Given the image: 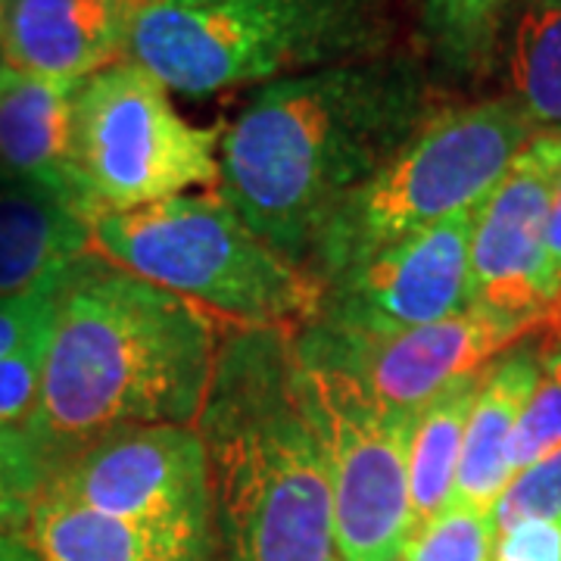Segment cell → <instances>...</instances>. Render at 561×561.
I'll use <instances>...</instances> for the list:
<instances>
[{
  "label": "cell",
  "mask_w": 561,
  "mask_h": 561,
  "mask_svg": "<svg viewBox=\"0 0 561 561\" xmlns=\"http://www.w3.org/2000/svg\"><path fill=\"white\" fill-rule=\"evenodd\" d=\"M66 275L69 272L41 280L38 287L22 290L16 297H0V359L20 350L22 343H28L35 334L54 328Z\"/></svg>",
  "instance_id": "26"
},
{
  "label": "cell",
  "mask_w": 561,
  "mask_h": 561,
  "mask_svg": "<svg viewBox=\"0 0 561 561\" xmlns=\"http://www.w3.org/2000/svg\"><path fill=\"white\" fill-rule=\"evenodd\" d=\"M221 138V122L184 119L169 88L135 60L94 72L81 81L72 122L81 216L91 221L219 187Z\"/></svg>",
  "instance_id": "7"
},
{
  "label": "cell",
  "mask_w": 561,
  "mask_h": 561,
  "mask_svg": "<svg viewBox=\"0 0 561 561\" xmlns=\"http://www.w3.org/2000/svg\"><path fill=\"white\" fill-rule=\"evenodd\" d=\"M434 110L421 60L397 50L262 84L225 128L219 191L272 250L306 265L331 213Z\"/></svg>",
  "instance_id": "1"
},
{
  "label": "cell",
  "mask_w": 561,
  "mask_h": 561,
  "mask_svg": "<svg viewBox=\"0 0 561 561\" xmlns=\"http://www.w3.org/2000/svg\"><path fill=\"white\" fill-rule=\"evenodd\" d=\"M534 128L508 98L437 106L324 221L306 268L321 287L461 209H478Z\"/></svg>",
  "instance_id": "6"
},
{
  "label": "cell",
  "mask_w": 561,
  "mask_h": 561,
  "mask_svg": "<svg viewBox=\"0 0 561 561\" xmlns=\"http://www.w3.org/2000/svg\"><path fill=\"white\" fill-rule=\"evenodd\" d=\"M122 0H0V57L50 81L81 84L128 57Z\"/></svg>",
  "instance_id": "13"
},
{
  "label": "cell",
  "mask_w": 561,
  "mask_h": 561,
  "mask_svg": "<svg viewBox=\"0 0 561 561\" xmlns=\"http://www.w3.org/2000/svg\"><path fill=\"white\" fill-rule=\"evenodd\" d=\"M50 331L35 334L20 350L0 359V431L7 427H25L35 415L41 393V375H44V359H47V343Z\"/></svg>",
  "instance_id": "25"
},
{
  "label": "cell",
  "mask_w": 561,
  "mask_h": 561,
  "mask_svg": "<svg viewBox=\"0 0 561 561\" xmlns=\"http://www.w3.org/2000/svg\"><path fill=\"white\" fill-rule=\"evenodd\" d=\"M496 50L505 62V98L534 135H561V0H508Z\"/></svg>",
  "instance_id": "18"
},
{
  "label": "cell",
  "mask_w": 561,
  "mask_h": 561,
  "mask_svg": "<svg viewBox=\"0 0 561 561\" xmlns=\"http://www.w3.org/2000/svg\"><path fill=\"white\" fill-rule=\"evenodd\" d=\"M50 478V459L28 427L0 431V534H25L32 505Z\"/></svg>",
  "instance_id": "22"
},
{
  "label": "cell",
  "mask_w": 561,
  "mask_h": 561,
  "mask_svg": "<svg viewBox=\"0 0 561 561\" xmlns=\"http://www.w3.org/2000/svg\"><path fill=\"white\" fill-rule=\"evenodd\" d=\"M542 302L561 328V169L552 184V203L546 219V247H542Z\"/></svg>",
  "instance_id": "28"
},
{
  "label": "cell",
  "mask_w": 561,
  "mask_h": 561,
  "mask_svg": "<svg viewBox=\"0 0 561 561\" xmlns=\"http://www.w3.org/2000/svg\"><path fill=\"white\" fill-rule=\"evenodd\" d=\"M474 209L381 250L324 284L319 321L346 334H400L471 306Z\"/></svg>",
  "instance_id": "11"
},
{
  "label": "cell",
  "mask_w": 561,
  "mask_h": 561,
  "mask_svg": "<svg viewBox=\"0 0 561 561\" xmlns=\"http://www.w3.org/2000/svg\"><path fill=\"white\" fill-rule=\"evenodd\" d=\"M542 346L518 343L500 359L483 368L481 387L468 412L465 440H461L459 474L449 508H468L490 515L500 502L502 490L512 481L508 446L515 424L522 419L524 402L530 400L540 381Z\"/></svg>",
  "instance_id": "16"
},
{
  "label": "cell",
  "mask_w": 561,
  "mask_h": 561,
  "mask_svg": "<svg viewBox=\"0 0 561 561\" xmlns=\"http://www.w3.org/2000/svg\"><path fill=\"white\" fill-rule=\"evenodd\" d=\"M483 371L453 381L412 419L405 443L409 474V537L437 522L453 505L461 440Z\"/></svg>",
  "instance_id": "19"
},
{
  "label": "cell",
  "mask_w": 561,
  "mask_h": 561,
  "mask_svg": "<svg viewBox=\"0 0 561 561\" xmlns=\"http://www.w3.org/2000/svg\"><path fill=\"white\" fill-rule=\"evenodd\" d=\"M91 253L197 306L225 328L300 331L319 316L321 280L243 221L219 187L88 221Z\"/></svg>",
  "instance_id": "5"
},
{
  "label": "cell",
  "mask_w": 561,
  "mask_h": 561,
  "mask_svg": "<svg viewBox=\"0 0 561 561\" xmlns=\"http://www.w3.org/2000/svg\"><path fill=\"white\" fill-rule=\"evenodd\" d=\"M490 561H561V518L522 522L496 534Z\"/></svg>",
  "instance_id": "27"
},
{
  "label": "cell",
  "mask_w": 561,
  "mask_h": 561,
  "mask_svg": "<svg viewBox=\"0 0 561 561\" xmlns=\"http://www.w3.org/2000/svg\"><path fill=\"white\" fill-rule=\"evenodd\" d=\"M41 561H216L219 534L103 515L44 483L25 524Z\"/></svg>",
  "instance_id": "15"
},
{
  "label": "cell",
  "mask_w": 561,
  "mask_h": 561,
  "mask_svg": "<svg viewBox=\"0 0 561 561\" xmlns=\"http://www.w3.org/2000/svg\"><path fill=\"white\" fill-rule=\"evenodd\" d=\"M542 331L552 334L549 321L471 302L449 319L400 334H346L309 321L294 334V350L302 365L341 371L383 409L415 419L449 383L478 375Z\"/></svg>",
  "instance_id": "9"
},
{
  "label": "cell",
  "mask_w": 561,
  "mask_h": 561,
  "mask_svg": "<svg viewBox=\"0 0 561 561\" xmlns=\"http://www.w3.org/2000/svg\"><path fill=\"white\" fill-rule=\"evenodd\" d=\"M47 486L103 515L216 534L209 459L197 427L128 424L54 465Z\"/></svg>",
  "instance_id": "10"
},
{
  "label": "cell",
  "mask_w": 561,
  "mask_h": 561,
  "mask_svg": "<svg viewBox=\"0 0 561 561\" xmlns=\"http://www.w3.org/2000/svg\"><path fill=\"white\" fill-rule=\"evenodd\" d=\"M561 169V135H530L500 184L474 209L471 302L505 316L559 321L542 302V247L552 184Z\"/></svg>",
  "instance_id": "12"
},
{
  "label": "cell",
  "mask_w": 561,
  "mask_h": 561,
  "mask_svg": "<svg viewBox=\"0 0 561 561\" xmlns=\"http://www.w3.org/2000/svg\"><path fill=\"white\" fill-rule=\"evenodd\" d=\"M294 334L228 331L194 424L225 561H337L331 478L302 400Z\"/></svg>",
  "instance_id": "3"
},
{
  "label": "cell",
  "mask_w": 561,
  "mask_h": 561,
  "mask_svg": "<svg viewBox=\"0 0 561 561\" xmlns=\"http://www.w3.org/2000/svg\"><path fill=\"white\" fill-rule=\"evenodd\" d=\"M79 88L0 66V184L35 187L79 209L72 162Z\"/></svg>",
  "instance_id": "14"
},
{
  "label": "cell",
  "mask_w": 561,
  "mask_h": 561,
  "mask_svg": "<svg viewBox=\"0 0 561 561\" xmlns=\"http://www.w3.org/2000/svg\"><path fill=\"white\" fill-rule=\"evenodd\" d=\"M508 0H424L421 35L443 69L474 76L493 60Z\"/></svg>",
  "instance_id": "20"
},
{
  "label": "cell",
  "mask_w": 561,
  "mask_h": 561,
  "mask_svg": "<svg viewBox=\"0 0 561 561\" xmlns=\"http://www.w3.org/2000/svg\"><path fill=\"white\" fill-rule=\"evenodd\" d=\"M390 0H213L131 16L128 60L179 94L272 84L393 54Z\"/></svg>",
  "instance_id": "4"
},
{
  "label": "cell",
  "mask_w": 561,
  "mask_h": 561,
  "mask_svg": "<svg viewBox=\"0 0 561 561\" xmlns=\"http://www.w3.org/2000/svg\"><path fill=\"white\" fill-rule=\"evenodd\" d=\"M0 561H41L25 534H0Z\"/></svg>",
  "instance_id": "29"
},
{
  "label": "cell",
  "mask_w": 561,
  "mask_h": 561,
  "mask_svg": "<svg viewBox=\"0 0 561 561\" xmlns=\"http://www.w3.org/2000/svg\"><path fill=\"white\" fill-rule=\"evenodd\" d=\"M91 253V228L72 203L0 184V297H16L69 272Z\"/></svg>",
  "instance_id": "17"
},
{
  "label": "cell",
  "mask_w": 561,
  "mask_h": 561,
  "mask_svg": "<svg viewBox=\"0 0 561 561\" xmlns=\"http://www.w3.org/2000/svg\"><path fill=\"white\" fill-rule=\"evenodd\" d=\"M0 66H3V57H0Z\"/></svg>",
  "instance_id": "31"
},
{
  "label": "cell",
  "mask_w": 561,
  "mask_h": 561,
  "mask_svg": "<svg viewBox=\"0 0 561 561\" xmlns=\"http://www.w3.org/2000/svg\"><path fill=\"white\" fill-rule=\"evenodd\" d=\"M300 387L328 461L337 561H397L409 540L412 415L383 409L341 371L302 362Z\"/></svg>",
  "instance_id": "8"
},
{
  "label": "cell",
  "mask_w": 561,
  "mask_h": 561,
  "mask_svg": "<svg viewBox=\"0 0 561 561\" xmlns=\"http://www.w3.org/2000/svg\"><path fill=\"white\" fill-rule=\"evenodd\" d=\"M197 306L88 253L62 284L28 434L50 459L128 424L201 419L228 331Z\"/></svg>",
  "instance_id": "2"
},
{
  "label": "cell",
  "mask_w": 561,
  "mask_h": 561,
  "mask_svg": "<svg viewBox=\"0 0 561 561\" xmlns=\"http://www.w3.org/2000/svg\"><path fill=\"white\" fill-rule=\"evenodd\" d=\"M125 10L135 16L144 10H162V7H194V3H213V0H122Z\"/></svg>",
  "instance_id": "30"
},
{
  "label": "cell",
  "mask_w": 561,
  "mask_h": 561,
  "mask_svg": "<svg viewBox=\"0 0 561 561\" xmlns=\"http://www.w3.org/2000/svg\"><path fill=\"white\" fill-rule=\"evenodd\" d=\"M493 522L468 508H449L437 522L412 534L397 561H490Z\"/></svg>",
  "instance_id": "23"
},
{
  "label": "cell",
  "mask_w": 561,
  "mask_h": 561,
  "mask_svg": "<svg viewBox=\"0 0 561 561\" xmlns=\"http://www.w3.org/2000/svg\"><path fill=\"white\" fill-rule=\"evenodd\" d=\"M549 518H561V446L546 459L518 471L490 512L493 534H502L522 522Z\"/></svg>",
  "instance_id": "24"
},
{
  "label": "cell",
  "mask_w": 561,
  "mask_h": 561,
  "mask_svg": "<svg viewBox=\"0 0 561 561\" xmlns=\"http://www.w3.org/2000/svg\"><path fill=\"white\" fill-rule=\"evenodd\" d=\"M561 446V334L542 343L540 381L534 387L530 400L524 402V412L512 446H508V471L512 478L530 468L534 461L546 459Z\"/></svg>",
  "instance_id": "21"
}]
</instances>
